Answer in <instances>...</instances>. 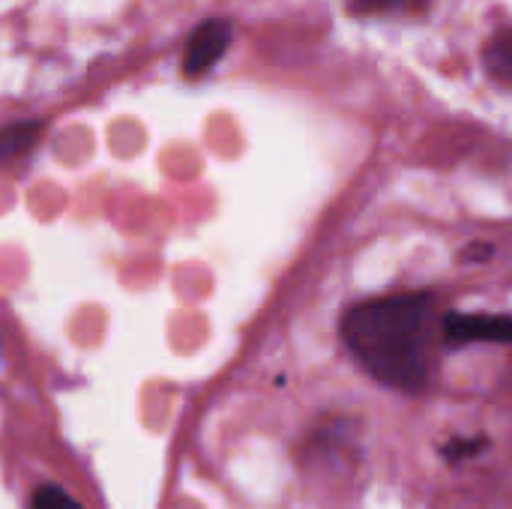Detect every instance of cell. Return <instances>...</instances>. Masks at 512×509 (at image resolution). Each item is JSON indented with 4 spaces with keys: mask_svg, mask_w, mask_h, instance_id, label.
Wrapping results in <instances>:
<instances>
[{
    "mask_svg": "<svg viewBox=\"0 0 512 509\" xmlns=\"http://www.w3.org/2000/svg\"><path fill=\"white\" fill-rule=\"evenodd\" d=\"M486 447V438H453L450 444H444V459L447 462H462V459H471V456H477L480 450Z\"/></svg>",
    "mask_w": 512,
    "mask_h": 509,
    "instance_id": "obj_7",
    "label": "cell"
},
{
    "mask_svg": "<svg viewBox=\"0 0 512 509\" xmlns=\"http://www.w3.org/2000/svg\"><path fill=\"white\" fill-rule=\"evenodd\" d=\"M444 339H447L450 348L477 345V342L512 345V318L510 315H462V312H450L444 318Z\"/></svg>",
    "mask_w": 512,
    "mask_h": 509,
    "instance_id": "obj_2",
    "label": "cell"
},
{
    "mask_svg": "<svg viewBox=\"0 0 512 509\" xmlns=\"http://www.w3.org/2000/svg\"><path fill=\"white\" fill-rule=\"evenodd\" d=\"M33 509H81L63 489L57 486H42L36 495H33Z\"/></svg>",
    "mask_w": 512,
    "mask_h": 509,
    "instance_id": "obj_8",
    "label": "cell"
},
{
    "mask_svg": "<svg viewBox=\"0 0 512 509\" xmlns=\"http://www.w3.org/2000/svg\"><path fill=\"white\" fill-rule=\"evenodd\" d=\"M429 0H348L351 12H420Z\"/></svg>",
    "mask_w": 512,
    "mask_h": 509,
    "instance_id": "obj_6",
    "label": "cell"
},
{
    "mask_svg": "<svg viewBox=\"0 0 512 509\" xmlns=\"http://www.w3.org/2000/svg\"><path fill=\"white\" fill-rule=\"evenodd\" d=\"M39 132H42L39 120H24V123H12V126L0 129V162L27 153L36 144Z\"/></svg>",
    "mask_w": 512,
    "mask_h": 509,
    "instance_id": "obj_4",
    "label": "cell"
},
{
    "mask_svg": "<svg viewBox=\"0 0 512 509\" xmlns=\"http://www.w3.org/2000/svg\"><path fill=\"white\" fill-rule=\"evenodd\" d=\"M489 255H492V246H477L468 252V258H489Z\"/></svg>",
    "mask_w": 512,
    "mask_h": 509,
    "instance_id": "obj_9",
    "label": "cell"
},
{
    "mask_svg": "<svg viewBox=\"0 0 512 509\" xmlns=\"http://www.w3.org/2000/svg\"><path fill=\"white\" fill-rule=\"evenodd\" d=\"M486 69L504 81V84H512V27L495 33L486 45Z\"/></svg>",
    "mask_w": 512,
    "mask_h": 509,
    "instance_id": "obj_5",
    "label": "cell"
},
{
    "mask_svg": "<svg viewBox=\"0 0 512 509\" xmlns=\"http://www.w3.org/2000/svg\"><path fill=\"white\" fill-rule=\"evenodd\" d=\"M429 297L369 300L342 318V336L351 354L387 387L423 390Z\"/></svg>",
    "mask_w": 512,
    "mask_h": 509,
    "instance_id": "obj_1",
    "label": "cell"
},
{
    "mask_svg": "<svg viewBox=\"0 0 512 509\" xmlns=\"http://www.w3.org/2000/svg\"><path fill=\"white\" fill-rule=\"evenodd\" d=\"M231 45V24L222 18H210L201 27H195V33L186 42L183 51V72L189 78L204 75L207 69H213L219 63V57L228 51Z\"/></svg>",
    "mask_w": 512,
    "mask_h": 509,
    "instance_id": "obj_3",
    "label": "cell"
}]
</instances>
